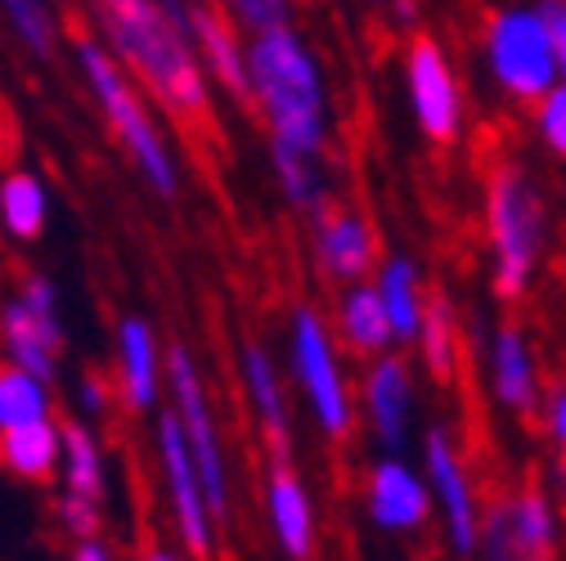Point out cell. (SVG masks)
I'll return each instance as SVG.
<instances>
[{"instance_id":"cell-11","label":"cell","mask_w":566,"mask_h":561,"mask_svg":"<svg viewBox=\"0 0 566 561\" xmlns=\"http://www.w3.org/2000/svg\"><path fill=\"white\" fill-rule=\"evenodd\" d=\"M422 476H428L432 489V512L446 530V548L454 557H476V539H481V499H476V485L468 472V458L454 441L450 427H428L422 432V449H418Z\"/></svg>"},{"instance_id":"cell-26","label":"cell","mask_w":566,"mask_h":561,"mask_svg":"<svg viewBox=\"0 0 566 561\" xmlns=\"http://www.w3.org/2000/svg\"><path fill=\"white\" fill-rule=\"evenodd\" d=\"M59 489L67 495H82V499H99L108 495V454L104 441L95 436V427L86 417H73L63 423V458H59Z\"/></svg>"},{"instance_id":"cell-23","label":"cell","mask_w":566,"mask_h":561,"mask_svg":"<svg viewBox=\"0 0 566 561\" xmlns=\"http://www.w3.org/2000/svg\"><path fill=\"white\" fill-rule=\"evenodd\" d=\"M59 458H63V423L59 417H41V423L0 432V467H6L14 480L45 485L59 476Z\"/></svg>"},{"instance_id":"cell-31","label":"cell","mask_w":566,"mask_h":561,"mask_svg":"<svg viewBox=\"0 0 566 561\" xmlns=\"http://www.w3.org/2000/svg\"><path fill=\"white\" fill-rule=\"evenodd\" d=\"M54 521L67 539H86V534H99L104 530V504L99 499H82V495H67L59 489L54 499Z\"/></svg>"},{"instance_id":"cell-39","label":"cell","mask_w":566,"mask_h":561,"mask_svg":"<svg viewBox=\"0 0 566 561\" xmlns=\"http://www.w3.org/2000/svg\"><path fill=\"white\" fill-rule=\"evenodd\" d=\"M189 6H202V0H189Z\"/></svg>"},{"instance_id":"cell-7","label":"cell","mask_w":566,"mask_h":561,"mask_svg":"<svg viewBox=\"0 0 566 561\" xmlns=\"http://www.w3.org/2000/svg\"><path fill=\"white\" fill-rule=\"evenodd\" d=\"M167 395H171V413L180 417L185 445L198 463L207 504L217 512V521H230L234 480H230V454H226V436H221V413L207 391V378L193 360V350L180 341L167 350Z\"/></svg>"},{"instance_id":"cell-15","label":"cell","mask_w":566,"mask_h":561,"mask_svg":"<svg viewBox=\"0 0 566 561\" xmlns=\"http://www.w3.org/2000/svg\"><path fill=\"white\" fill-rule=\"evenodd\" d=\"M113 387L126 413H154L167 395V350L145 315H122L113 332Z\"/></svg>"},{"instance_id":"cell-17","label":"cell","mask_w":566,"mask_h":561,"mask_svg":"<svg viewBox=\"0 0 566 561\" xmlns=\"http://www.w3.org/2000/svg\"><path fill=\"white\" fill-rule=\"evenodd\" d=\"M261 499H265V526H270L279 557L311 561L319 552V512L293 458H270Z\"/></svg>"},{"instance_id":"cell-35","label":"cell","mask_w":566,"mask_h":561,"mask_svg":"<svg viewBox=\"0 0 566 561\" xmlns=\"http://www.w3.org/2000/svg\"><path fill=\"white\" fill-rule=\"evenodd\" d=\"M539 10L548 19V32H553V50H557V67L566 77V0H539Z\"/></svg>"},{"instance_id":"cell-24","label":"cell","mask_w":566,"mask_h":561,"mask_svg":"<svg viewBox=\"0 0 566 561\" xmlns=\"http://www.w3.org/2000/svg\"><path fill=\"white\" fill-rule=\"evenodd\" d=\"M270 171H274L279 198L302 216H315L333 202V180H328L324 154H306V149L270 139Z\"/></svg>"},{"instance_id":"cell-28","label":"cell","mask_w":566,"mask_h":561,"mask_svg":"<svg viewBox=\"0 0 566 561\" xmlns=\"http://www.w3.org/2000/svg\"><path fill=\"white\" fill-rule=\"evenodd\" d=\"M41 417H54V382L14 360H0V432L41 423Z\"/></svg>"},{"instance_id":"cell-38","label":"cell","mask_w":566,"mask_h":561,"mask_svg":"<svg viewBox=\"0 0 566 561\" xmlns=\"http://www.w3.org/2000/svg\"><path fill=\"white\" fill-rule=\"evenodd\" d=\"M365 6H378V10H382V0H365Z\"/></svg>"},{"instance_id":"cell-37","label":"cell","mask_w":566,"mask_h":561,"mask_svg":"<svg viewBox=\"0 0 566 561\" xmlns=\"http://www.w3.org/2000/svg\"><path fill=\"white\" fill-rule=\"evenodd\" d=\"M382 10H387V19L396 28H405V32L418 28V0H382Z\"/></svg>"},{"instance_id":"cell-21","label":"cell","mask_w":566,"mask_h":561,"mask_svg":"<svg viewBox=\"0 0 566 561\" xmlns=\"http://www.w3.org/2000/svg\"><path fill=\"white\" fill-rule=\"evenodd\" d=\"M333 332H337L342 350H350V356H360V360H374L396 346V332H391V319H387V306L374 288V278L342 284L337 306H333Z\"/></svg>"},{"instance_id":"cell-29","label":"cell","mask_w":566,"mask_h":561,"mask_svg":"<svg viewBox=\"0 0 566 561\" xmlns=\"http://www.w3.org/2000/svg\"><path fill=\"white\" fill-rule=\"evenodd\" d=\"M0 19L14 32V41L32 59H54L59 54V14L50 0H0Z\"/></svg>"},{"instance_id":"cell-14","label":"cell","mask_w":566,"mask_h":561,"mask_svg":"<svg viewBox=\"0 0 566 561\" xmlns=\"http://www.w3.org/2000/svg\"><path fill=\"white\" fill-rule=\"evenodd\" d=\"M365 517L387 539H413L428 530L437 512L422 463H413L409 454H378L365 476Z\"/></svg>"},{"instance_id":"cell-22","label":"cell","mask_w":566,"mask_h":561,"mask_svg":"<svg viewBox=\"0 0 566 561\" xmlns=\"http://www.w3.org/2000/svg\"><path fill=\"white\" fill-rule=\"evenodd\" d=\"M374 288L387 306V319H391V332H396V346H413L418 337V324H422V310H428V278H422L418 261L409 252H387L378 256L374 265Z\"/></svg>"},{"instance_id":"cell-6","label":"cell","mask_w":566,"mask_h":561,"mask_svg":"<svg viewBox=\"0 0 566 561\" xmlns=\"http://www.w3.org/2000/svg\"><path fill=\"white\" fill-rule=\"evenodd\" d=\"M481 67L513 104H535L557 77V50L539 0H504L481 23Z\"/></svg>"},{"instance_id":"cell-5","label":"cell","mask_w":566,"mask_h":561,"mask_svg":"<svg viewBox=\"0 0 566 561\" xmlns=\"http://www.w3.org/2000/svg\"><path fill=\"white\" fill-rule=\"evenodd\" d=\"M283 360H289V378H293L306 413L315 417V432L333 445L350 441V432L360 423V404H356V391H350V378L342 369V341L315 306L293 310Z\"/></svg>"},{"instance_id":"cell-34","label":"cell","mask_w":566,"mask_h":561,"mask_svg":"<svg viewBox=\"0 0 566 561\" xmlns=\"http://www.w3.org/2000/svg\"><path fill=\"white\" fill-rule=\"evenodd\" d=\"M539 413H544V432H548V441H553L557 449H566V378L553 382V387L544 391Z\"/></svg>"},{"instance_id":"cell-1","label":"cell","mask_w":566,"mask_h":561,"mask_svg":"<svg viewBox=\"0 0 566 561\" xmlns=\"http://www.w3.org/2000/svg\"><path fill=\"white\" fill-rule=\"evenodd\" d=\"M99 41L180 126L211 121V77L189 36V0H91Z\"/></svg>"},{"instance_id":"cell-4","label":"cell","mask_w":566,"mask_h":561,"mask_svg":"<svg viewBox=\"0 0 566 561\" xmlns=\"http://www.w3.org/2000/svg\"><path fill=\"white\" fill-rule=\"evenodd\" d=\"M485 243H490V293L494 301H517L531 293L548 252V202L535 176L517 162H500L481 193Z\"/></svg>"},{"instance_id":"cell-25","label":"cell","mask_w":566,"mask_h":561,"mask_svg":"<svg viewBox=\"0 0 566 561\" xmlns=\"http://www.w3.org/2000/svg\"><path fill=\"white\" fill-rule=\"evenodd\" d=\"M50 225V184L32 167L0 176V234L14 243H36Z\"/></svg>"},{"instance_id":"cell-10","label":"cell","mask_w":566,"mask_h":561,"mask_svg":"<svg viewBox=\"0 0 566 561\" xmlns=\"http://www.w3.org/2000/svg\"><path fill=\"white\" fill-rule=\"evenodd\" d=\"M63 306L45 274H28L10 301H0V360H14L41 378H59L63 364Z\"/></svg>"},{"instance_id":"cell-19","label":"cell","mask_w":566,"mask_h":561,"mask_svg":"<svg viewBox=\"0 0 566 561\" xmlns=\"http://www.w3.org/2000/svg\"><path fill=\"white\" fill-rule=\"evenodd\" d=\"M311 252L324 278L356 284V278H369L378 265V234L365 212L328 202L324 212L311 216Z\"/></svg>"},{"instance_id":"cell-2","label":"cell","mask_w":566,"mask_h":561,"mask_svg":"<svg viewBox=\"0 0 566 561\" xmlns=\"http://www.w3.org/2000/svg\"><path fill=\"white\" fill-rule=\"evenodd\" d=\"M248 104L256 108L261 126L279 145L306 154H324L333 139V99L324 63L311 41L279 23L248 36Z\"/></svg>"},{"instance_id":"cell-20","label":"cell","mask_w":566,"mask_h":561,"mask_svg":"<svg viewBox=\"0 0 566 561\" xmlns=\"http://www.w3.org/2000/svg\"><path fill=\"white\" fill-rule=\"evenodd\" d=\"M189 36L211 86L226 91L230 99H248V32L217 0H202V6H189Z\"/></svg>"},{"instance_id":"cell-12","label":"cell","mask_w":566,"mask_h":561,"mask_svg":"<svg viewBox=\"0 0 566 561\" xmlns=\"http://www.w3.org/2000/svg\"><path fill=\"white\" fill-rule=\"evenodd\" d=\"M360 423L369 427L374 445L382 454H409L413 449V417H418V373L400 356V346L374 356L356 387Z\"/></svg>"},{"instance_id":"cell-33","label":"cell","mask_w":566,"mask_h":561,"mask_svg":"<svg viewBox=\"0 0 566 561\" xmlns=\"http://www.w3.org/2000/svg\"><path fill=\"white\" fill-rule=\"evenodd\" d=\"M113 395H117V387H108L99 373H86L77 382V413L86 417V423H99V417L113 409Z\"/></svg>"},{"instance_id":"cell-13","label":"cell","mask_w":566,"mask_h":561,"mask_svg":"<svg viewBox=\"0 0 566 561\" xmlns=\"http://www.w3.org/2000/svg\"><path fill=\"white\" fill-rule=\"evenodd\" d=\"M481 557L494 561H539L557 552V508L548 499V489L522 485L517 495L504 504H494L481 512Z\"/></svg>"},{"instance_id":"cell-36","label":"cell","mask_w":566,"mask_h":561,"mask_svg":"<svg viewBox=\"0 0 566 561\" xmlns=\"http://www.w3.org/2000/svg\"><path fill=\"white\" fill-rule=\"evenodd\" d=\"M67 557H73V561H113L117 548L104 543V530H99V534H86V539H73V543H67Z\"/></svg>"},{"instance_id":"cell-3","label":"cell","mask_w":566,"mask_h":561,"mask_svg":"<svg viewBox=\"0 0 566 561\" xmlns=\"http://www.w3.org/2000/svg\"><path fill=\"white\" fill-rule=\"evenodd\" d=\"M73 59H77V73L104 117V126L113 130L117 149L126 154V162L135 167V176L145 180V189L163 202L180 198L185 189V171H180V158L176 149L167 145V135L154 117V99L149 91L139 86L126 67L117 63V54L99 41V36H82L73 45Z\"/></svg>"},{"instance_id":"cell-27","label":"cell","mask_w":566,"mask_h":561,"mask_svg":"<svg viewBox=\"0 0 566 561\" xmlns=\"http://www.w3.org/2000/svg\"><path fill=\"white\" fill-rule=\"evenodd\" d=\"M418 364L432 382H450L459 373V310L446 293H432L428 297V310H422V324H418Z\"/></svg>"},{"instance_id":"cell-8","label":"cell","mask_w":566,"mask_h":561,"mask_svg":"<svg viewBox=\"0 0 566 561\" xmlns=\"http://www.w3.org/2000/svg\"><path fill=\"white\" fill-rule=\"evenodd\" d=\"M154 454H158V480H163V508L176 534V548L185 557H211L217 552V512L207 504V489L198 476V463L185 445L180 417L171 413V404L158 413L154 427Z\"/></svg>"},{"instance_id":"cell-30","label":"cell","mask_w":566,"mask_h":561,"mask_svg":"<svg viewBox=\"0 0 566 561\" xmlns=\"http://www.w3.org/2000/svg\"><path fill=\"white\" fill-rule=\"evenodd\" d=\"M531 108H535L531 121H535L539 145H544L553 158H566V77H557Z\"/></svg>"},{"instance_id":"cell-18","label":"cell","mask_w":566,"mask_h":561,"mask_svg":"<svg viewBox=\"0 0 566 561\" xmlns=\"http://www.w3.org/2000/svg\"><path fill=\"white\" fill-rule=\"evenodd\" d=\"M239 387L256 417L261 436L270 441L274 458H293V404H289V378H283L274 350L256 337L239 341Z\"/></svg>"},{"instance_id":"cell-32","label":"cell","mask_w":566,"mask_h":561,"mask_svg":"<svg viewBox=\"0 0 566 561\" xmlns=\"http://www.w3.org/2000/svg\"><path fill=\"white\" fill-rule=\"evenodd\" d=\"M221 10L252 36L279 23H293V0H221Z\"/></svg>"},{"instance_id":"cell-9","label":"cell","mask_w":566,"mask_h":561,"mask_svg":"<svg viewBox=\"0 0 566 561\" xmlns=\"http://www.w3.org/2000/svg\"><path fill=\"white\" fill-rule=\"evenodd\" d=\"M400 77H405V99H409L418 135L428 139V145H441V149L454 145L463 135L468 108H463V86H459L454 63L432 32H422V28L409 32Z\"/></svg>"},{"instance_id":"cell-16","label":"cell","mask_w":566,"mask_h":561,"mask_svg":"<svg viewBox=\"0 0 566 561\" xmlns=\"http://www.w3.org/2000/svg\"><path fill=\"white\" fill-rule=\"evenodd\" d=\"M485 391H490L494 409H504L513 417L535 413L539 400H544L539 356L531 346V332L517 319L494 324L490 337H485Z\"/></svg>"}]
</instances>
